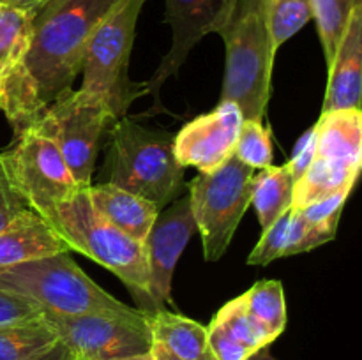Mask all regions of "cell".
<instances>
[{
    "label": "cell",
    "mask_w": 362,
    "mask_h": 360,
    "mask_svg": "<svg viewBox=\"0 0 362 360\" xmlns=\"http://www.w3.org/2000/svg\"><path fill=\"white\" fill-rule=\"evenodd\" d=\"M76 360H124L151 353L154 339L148 327V314L95 313L66 314L42 313Z\"/></svg>",
    "instance_id": "cell-9"
},
{
    "label": "cell",
    "mask_w": 362,
    "mask_h": 360,
    "mask_svg": "<svg viewBox=\"0 0 362 360\" xmlns=\"http://www.w3.org/2000/svg\"><path fill=\"white\" fill-rule=\"evenodd\" d=\"M124 360H156L152 353H145V355H136V356H129V359H124Z\"/></svg>",
    "instance_id": "cell-38"
},
{
    "label": "cell",
    "mask_w": 362,
    "mask_h": 360,
    "mask_svg": "<svg viewBox=\"0 0 362 360\" xmlns=\"http://www.w3.org/2000/svg\"><path fill=\"white\" fill-rule=\"evenodd\" d=\"M334 240L332 236L325 235V233L318 232V229L311 228L304 217L300 215L299 208L290 210V224H288V235H286V246L283 256H296L300 253H310L315 247H320L324 244Z\"/></svg>",
    "instance_id": "cell-30"
},
{
    "label": "cell",
    "mask_w": 362,
    "mask_h": 360,
    "mask_svg": "<svg viewBox=\"0 0 362 360\" xmlns=\"http://www.w3.org/2000/svg\"><path fill=\"white\" fill-rule=\"evenodd\" d=\"M315 157L362 166V112L322 113L315 124Z\"/></svg>",
    "instance_id": "cell-17"
},
{
    "label": "cell",
    "mask_w": 362,
    "mask_h": 360,
    "mask_svg": "<svg viewBox=\"0 0 362 360\" xmlns=\"http://www.w3.org/2000/svg\"><path fill=\"white\" fill-rule=\"evenodd\" d=\"M359 173L361 166L357 164L313 157L310 168L296 182L292 207L304 208L339 191H352Z\"/></svg>",
    "instance_id": "cell-19"
},
{
    "label": "cell",
    "mask_w": 362,
    "mask_h": 360,
    "mask_svg": "<svg viewBox=\"0 0 362 360\" xmlns=\"http://www.w3.org/2000/svg\"><path fill=\"white\" fill-rule=\"evenodd\" d=\"M272 48L278 49L313 20L310 0H265Z\"/></svg>",
    "instance_id": "cell-25"
},
{
    "label": "cell",
    "mask_w": 362,
    "mask_h": 360,
    "mask_svg": "<svg viewBox=\"0 0 362 360\" xmlns=\"http://www.w3.org/2000/svg\"><path fill=\"white\" fill-rule=\"evenodd\" d=\"M154 342L165 346L180 360H216L209 348L207 327L182 314L159 309L148 314Z\"/></svg>",
    "instance_id": "cell-18"
},
{
    "label": "cell",
    "mask_w": 362,
    "mask_h": 360,
    "mask_svg": "<svg viewBox=\"0 0 362 360\" xmlns=\"http://www.w3.org/2000/svg\"><path fill=\"white\" fill-rule=\"evenodd\" d=\"M2 85H4V76L0 74V95H2Z\"/></svg>",
    "instance_id": "cell-39"
},
{
    "label": "cell",
    "mask_w": 362,
    "mask_h": 360,
    "mask_svg": "<svg viewBox=\"0 0 362 360\" xmlns=\"http://www.w3.org/2000/svg\"><path fill=\"white\" fill-rule=\"evenodd\" d=\"M237 2L239 0H165V21L172 27V46L151 80L144 81L145 95L154 97L152 109L161 108L159 90L165 81L179 73L191 49L205 35L219 34L228 25Z\"/></svg>",
    "instance_id": "cell-11"
},
{
    "label": "cell",
    "mask_w": 362,
    "mask_h": 360,
    "mask_svg": "<svg viewBox=\"0 0 362 360\" xmlns=\"http://www.w3.org/2000/svg\"><path fill=\"white\" fill-rule=\"evenodd\" d=\"M71 251L59 233L34 210L18 215L0 229V270Z\"/></svg>",
    "instance_id": "cell-15"
},
{
    "label": "cell",
    "mask_w": 362,
    "mask_h": 360,
    "mask_svg": "<svg viewBox=\"0 0 362 360\" xmlns=\"http://www.w3.org/2000/svg\"><path fill=\"white\" fill-rule=\"evenodd\" d=\"M35 13L0 6V74H7L25 62L34 35Z\"/></svg>",
    "instance_id": "cell-22"
},
{
    "label": "cell",
    "mask_w": 362,
    "mask_h": 360,
    "mask_svg": "<svg viewBox=\"0 0 362 360\" xmlns=\"http://www.w3.org/2000/svg\"><path fill=\"white\" fill-rule=\"evenodd\" d=\"M311 14L317 23L322 48L327 67H331L338 52L339 41L346 30L354 9L361 6L362 0H310Z\"/></svg>",
    "instance_id": "cell-24"
},
{
    "label": "cell",
    "mask_w": 362,
    "mask_h": 360,
    "mask_svg": "<svg viewBox=\"0 0 362 360\" xmlns=\"http://www.w3.org/2000/svg\"><path fill=\"white\" fill-rule=\"evenodd\" d=\"M59 341L48 321L39 318L0 327V360H27Z\"/></svg>",
    "instance_id": "cell-23"
},
{
    "label": "cell",
    "mask_w": 362,
    "mask_h": 360,
    "mask_svg": "<svg viewBox=\"0 0 362 360\" xmlns=\"http://www.w3.org/2000/svg\"><path fill=\"white\" fill-rule=\"evenodd\" d=\"M115 120L95 95L71 88L46 106L32 129L57 145L74 180L80 187H88L101 140Z\"/></svg>",
    "instance_id": "cell-8"
},
{
    "label": "cell",
    "mask_w": 362,
    "mask_h": 360,
    "mask_svg": "<svg viewBox=\"0 0 362 360\" xmlns=\"http://www.w3.org/2000/svg\"><path fill=\"white\" fill-rule=\"evenodd\" d=\"M253 169L235 155L211 173H200L189 182V201L204 256L218 261L228 249L240 219L251 205Z\"/></svg>",
    "instance_id": "cell-7"
},
{
    "label": "cell",
    "mask_w": 362,
    "mask_h": 360,
    "mask_svg": "<svg viewBox=\"0 0 362 360\" xmlns=\"http://www.w3.org/2000/svg\"><path fill=\"white\" fill-rule=\"evenodd\" d=\"M120 0H49L34 18L25 74L42 109L73 88L95 28Z\"/></svg>",
    "instance_id": "cell-1"
},
{
    "label": "cell",
    "mask_w": 362,
    "mask_h": 360,
    "mask_svg": "<svg viewBox=\"0 0 362 360\" xmlns=\"http://www.w3.org/2000/svg\"><path fill=\"white\" fill-rule=\"evenodd\" d=\"M27 360H76V359H74L71 349L67 348L62 341H57L55 344L49 346L48 349H45V352L37 353V355L30 356V359Z\"/></svg>",
    "instance_id": "cell-34"
},
{
    "label": "cell",
    "mask_w": 362,
    "mask_h": 360,
    "mask_svg": "<svg viewBox=\"0 0 362 360\" xmlns=\"http://www.w3.org/2000/svg\"><path fill=\"white\" fill-rule=\"evenodd\" d=\"M0 155L14 186L41 217L60 201L85 189L74 180L57 145L37 129L25 131L14 147Z\"/></svg>",
    "instance_id": "cell-10"
},
{
    "label": "cell",
    "mask_w": 362,
    "mask_h": 360,
    "mask_svg": "<svg viewBox=\"0 0 362 360\" xmlns=\"http://www.w3.org/2000/svg\"><path fill=\"white\" fill-rule=\"evenodd\" d=\"M211 323L221 328L226 335H230L233 341L239 342L240 346H244L251 353H257L258 349L269 346V341L265 339V335L262 334L260 328L255 325V321L247 314L244 295L237 296V299L225 304L218 311V314H216Z\"/></svg>",
    "instance_id": "cell-26"
},
{
    "label": "cell",
    "mask_w": 362,
    "mask_h": 360,
    "mask_svg": "<svg viewBox=\"0 0 362 360\" xmlns=\"http://www.w3.org/2000/svg\"><path fill=\"white\" fill-rule=\"evenodd\" d=\"M350 193H352V191H339V193L332 194V196H327L324 198V200L308 205V207L299 208L300 215H303L304 221H306L311 228L318 229V232L336 239L339 217H341L343 207H345Z\"/></svg>",
    "instance_id": "cell-28"
},
{
    "label": "cell",
    "mask_w": 362,
    "mask_h": 360,
    "mask_svg": "<svg viewBox=\"0 0 362 360\" xmlns=\"http://www.w3.org/2000/svg\"><path fill=\"white\" fill-rule=\"evenodd\" d=\"M42 219L59 233L71 251L90 258L115 274L134 296L141 313H156L148 295L145 244L131 239L106 221L92 205L87 187L55 205Z\"/></svg>",
    "instance_id": "cell-2"
},
{
    "label": "cell",
    "mask_w": 362,
    "mask_h": 360,
    "mask_svg": "<svg viewBox=\"0 0 362 360\" xmlns=\"http://www.w3.org/2000/svg\"><path fill=\"white\" fill-rule=\"evenodd\" d=\"M87 193L95 210L106 221L112 222L115 228H119L131 239L145 244L161 212L152 201L120 189L110 182L98 184V186L90 184L87 187Z\"/></svg>",
    "instance_id": "cell-16"
},
{
    "label": "cell",
    "mask_w": 362,
    "mask_h": 360,
    "mask_svg": "<svg viewBox=\"0 0 362 360\" xmlns=\"http://www.w3.org/2000/svg\"><path fill=\"white\" fill-rule=\"evenodd\" d=\"M0 6H2V4H0Z\"/></svg>",
    "instance_id": "cell-40"
},
{
    "label": "cell",
    "mask_w": 362,
    "mask_h": 360,
    "mask_svg": "<svg viewBox=\"0 0 362 360\" xmlns=\"http://www.w3.org/2000/svg\"><path fill=\"white\" fill-rule=\"evenodd\" d=\"M247 360H276V359L271 355V353H269L267 346H265V348L258 349L257 353H253V355H251Z\"/></svg>",
    "instance_id": "cell-37"
},
{
    "label": "cell",
    "mask_w": 362,
    "mask_h": 360,
    "mask_svg": "<svg viewBox=\"0 0 362 360\" xmlns=\"http://www.w3.org/2000/svg\"><path fill=\"white\" fill-rule=\"evenodd\" d=\"M243 122L235 102H219L211 113L186 124L173 138L177 161L182 168L193 166L200 173L214 172L233 155Z\"/></svg>",
    "instance_id": "cell-13"
},
{
    "label": "cell",
    "mask_w": 362,
    "mask_h": 360,
    "mask_svg": "<svg viewBox=\"0 0 362 360\" xmlns=\"http://www.w3.org/2000/svg\"><path fill=\"white\" fill-rule=\"evenodd\" d=\"M27 210H32V208L28 207L23 194L18 191V187L11 180L9 172H7L2 155H0V229L9 226L18 215Z\"/></svg>",
    "instance_id": "cell-31"
},
{
    "label": "cell",
    "mask_w": 362,
    "mask_h": 360,
    "mask_svg": "<svg viewBox=\"0 0 362 360\" xmlns=\"http://www.w3.org/2000/svg\"><path fill=\"white\" fill-rule=\"evenodd\" d=\"M315 157V126L311 129H308L306 133H303V136L297 141L296 148H293L292 159H290L286 164H288L290 172H292L293 179L297 180L306 173V169L310 168L311 161Z\"/></svg>",
    "instance_id": "cell-33"
},
{
    "label": "cell",
    "mask_w": 362,
    "mask_h": 360,
    "mask_svg": "<svg viewBox=\"0 0 362 360\" xmlns=\"http://www.w3.org/2000/svg\"><path fill=\"white\" fill-rule=\"evenodd\" d=\"M197 232L189 196L177 198L163 208L145 240L148 265V295L156 311L172 304V279L177 261Z\"/></svg>",
    "instance_id": "cell-12"
},
{
    "label": "cell",
    "mask_w": 362,
    "mask_h": 360,
    "mask_svg": "<svg viewBox=\"0 0 362 360\" xmlns=\"http://www.w3.org/2000/svg\"><path fill=\"white\" fill-rule=\"evenodd\" d=\"M226 48V69L219 102H235L244 120H264L271 99L276 49L265 14V0H239L232 20L219 30Z\"/></svg>",
    "instance_id": "cell-3"
},
{
    "label": "cell",
    "mask_w": 362,
    "mask_h": 360,
    "mask_svg": "<svg viewBox=\"0 0 362 360\" xmlns=\"http://www.w3.org/2000/svg\"><path fill=\"white\" fill-rule=\"evenodd\" d=\"M292 210V208H290ZM290 210L285 212L281 217L276 219L267 229L262 232L260 240L247 256V265H257V267H267L278 258H283L286 246V235H288L290 224Z\"/></svg>",
    "instance_id": "cell-29"
},
{
    "label": "cell",
    "mask_w": 362,
    "mask_h": 360,
    "mask_svg": "<svg viewBox=\"0 0 362 360\" xmlns=\"http://www.w3.org/2000/svg\"><path fill=\"white\" fill-rule=\"evenodd\" d=\"M233 155L251 169H264L272 164L271 131L264 126V120H244Z\"/></svg>",
    "instance_id": "cell-27"
},
{
    "label": "cell",
    "mask_w": 362,
    "mask_h": 360,
    "mask_svg": "<svg viewBox=\"0 0 362 360\" xmlns=\"http://www.w3.org/2000/svg\"><path fill=\"white\" fill-rule=\"evenodd\" d=\"M0 288L32 300L42 313L76 316L140 311L95 284L69 256V251L2 268Z\"/></svg>",
    "instance_id": "cell-5"
},
{
    "label": "cell",
    "mask_w": 362,
    "mask_h": 360,
    "mask_svg": "<svg viewBox=\"0 0 362 360\" xmlns=\"http://www.w3.org/2000/svg\"><path fill=\"white\" fill-rule=\"evenodd\" d=\"M296 179L288 164L267 166L253 175L251 205L258 215L262 232L292 208Z\"/></svg>",
    "instance_id": "cell-20"
},
{
    "label": "cell",
    "mask_w": 362,
    "mask_h": 360,
    "mask_svg": "<svg viewBox=\"0 0 362 360\" xmlns=\"http://www.w3.org/2000/svg\"><path fill=\"white\" fill-rule=\"evenodd\" d=\"M362 97V4L354 9L338 52L329 67L322 113L361 109Z\"/></svg>",
    "instance_id": "cell-14"
},
{
    "label": "cell",
    "mask_w": 362,
    "mask_h": 360,
    "mask_svg": "<svg viewBox=\"0 0 362 360\" xmlns=\"http://www.w3.org/2000/svg\"><path fill=\"white\" fill-rule=\"evenodd\" d=\"M108 131L106 182L152 201L159 210L175 201L184 186V168L173 152V138L126 116L115 120Z\"/></svg>",
    "instance_id": "cell-4"
},
{
    "label": "cell",
    "mask_w": 362,
    "mask_h": 360,
    "mask_svg": "<svg viewBox=\"0 0 362 360\" xmlns=\"http://www.w3.org/2000/svg\"><path fill=\"white\" fill-rule=\"evenodd\" d=\"M151 353L154 355L156 360H180V359H177L175 355H172V353H170L165 346L159 344V342H154V344H152Z\"/></svg>",
    "instance_id": "cell-36"
},
{
    "label": "cell",
    "mask_w": 362,
    "mask_h": 360,
    "mask_svg": "<svg viewBox=\"0 0 362 360\" xmlns=\"http://www.w3.org/2000/svg\"><path fill=\"white\" fill-rule=\"evenodd\" d=\"M42 311L32 300L0 288V327L39 318Z\"/></svg>",
    "instance_id": "cell-32"
},
{
    "label": "cell",
    "mask_w": 362,
    "mask_h": 360,
    "mask_svg": "<svg viewBox=\"0 0 362 360\" xmlns=\"http://www.w3.org/2000/svg\"><path fill=\"white\" fill-rule=\"evenodd\" d=\"M147 0H120L95 28L81 64V90L95 95L117 120L124 119L134 99L145 95V85L129 80L131 49L136 23Z\"/></svg>",
    "instance_id": "cell-6"
},
{
    "label": "cell",
    "mask_w": 362,
    "mask_h": 360,
    "mask_svg": "<svg viewBox=\"0 0 362 360\" xmlns=\"http://www.w3.org/2000/svg\"><path fill=\"white\" fill-rule=\"evenodd\" d=\"M243 295L247 314L271 344L286 327V302L283 284L274 279L260 281Z\"/></svg>",
    "instance_id": "cell-21"
},
{
    "label": "cell",
    "mask_w": 362,
    "mask_h": 360,
    "mask_svg": "<svg viewBox=\"0 0 362 360\" xmlns=\"http://www.w3.org/2000/svg\"><path fill=\"white\" fill-rule=\"evenodd\" d=\"M49 0H0L2 6H11V7H18V9H27L32 11V13L37 14L39 9L48 4Z\"/></svg>",
    "instance_id": "cell-35"
}]
</instances>
